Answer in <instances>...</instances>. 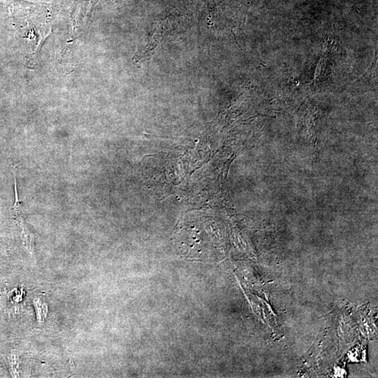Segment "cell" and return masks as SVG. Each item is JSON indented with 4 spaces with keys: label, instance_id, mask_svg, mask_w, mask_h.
<instances>
[{
    "label": "cell",
    "instance_id": "obj_1",
    "mask_svg": "<svg viewBox=\"0 0 378 378\" xmlns=\"http://www.w3.org/2000/svg\"><path fill=\"white\" fill-rule=\"evenodd\" d=\"M33 303L37 313V321L39 323L42 324L47 317L48 307L47 304L42 302L39 299H34Z\"/></svg>",
    "mask_w": 378,
    "mask_h": 378
}]
</instances>
